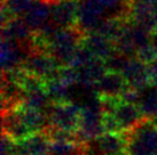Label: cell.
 <instances>
[{
    "label": "cell",
    "mask_w": 157,
    "mask_h": 155,
    "mask_svg": "<svg viewBox=\"0 0 157 155\" xmlns=\"http://www.w3.org/2000/svg\"><path fill=\"white\" fill-rule=\"evenodd\" d=\"M22 104H24L25 106H29V107L41 110V111L46 112L49 105L52 104V100L46 91V88H41V89L26 92Z\"/></svg>",
    "instance_id": "cell-14"
},
{
    "label": "cell",
    "mask_w": 157,
    "mask_h": 155,
    "mask_svg": "<svg viewBox=\"0 0 157 155\" xmlns=\"http://www.w3.org/2000/svg\"><path fill=\"white\" fill-rule=\"evenodd\" d=\"M1 155H22L17 140H14L5 132H2L1 137Z\"/></svg>",
    "instance_id": "cell-15"
},
{
    "label": "cell",
    "mask_w": 157,
    "mask_h": 155,
    "mask_svg": "<svg viewBox=\"0 0 157 155\" xmlns=\"http://www.w3.org/2000/svg\"><path fill=\"white\" fill-rule=\"evenodd\" d=\"M16 108L22 120L24 121V123L32 134L43 132L48 127V117L45 111L29 107V106H25L24 104L18 105Z\"/></svg>",
    "instance_id": "cell-6"
},
{
    "label": "cell",
    "mask_w": 157,
    "mask_h": 155,
    "mask_svg": "<svg viewBox=\"0 0 157 155\" xmlns=\"http://www.w3.org/2000/svg\"><path fill=\"white\" fill-rule=\"evenodd\" d=\"M84 46L88 48L95 57L105 60L115 52V47L110 41V38L96 32L95 34L87 37Z\"/></svg>",
    "instance_id": "cell-9"
},
{
    "label": "cell",
    "mask_w": 157,
    "mask_h": 155,
    "mask_svg": "<svg viewBox=\"0 0 157 155\" xmlns=\"http://www.w3.org/2000/svg\"><path fill=\"white\" fill-rule=\"evenodd\" d=\"M126 79L122 73L115 71H107L95 85V92L99 97H115L119 98L128 88Z\"/></svg>",
    "instance_id": "cell-3"
},
{
    "label": "cell",
    "mask_w": 157,
    "mask_h": 155,
    "mask_svg": "<svg viewBox=\"0 0 157 155\" xmlns=\"http://www.w3.org/2000/svg\"><path fill=\"white\" fill-rule=\"evenodd\" d=\"M70 88L71 87L64 83L59 78L46 81V91L52 103L70 102Z\"/></svg>",
    "instance_id": "cell-13"
},
{
    "label": "cell",
    "mask_w": 157,
    "mask_h": 155,
    "mask_svg": "<svg viewBox=\"0 0 157 155\" xmlns=\"http://www.w3.org/2000/svg\"><path fill=\"white\" fill-rule=\"evenodd\" d=\"M124 137L126 155H157V125L148 117L125 131Z\"/></svg>",
    "instance_id": "cell-1"
},
{
    "label": "cell",
    "mask_w": 157,
    "mask_h": 155,
    "mask_svg": "<svg viewBox=\"0 0 157 155\" xmlns=\"http://www.w3.org/2000/svg\"><path fill=\"white\" fill-rule=\"evenodd\" d=\"M150 120L153 121L154 123H155V124L157 125V115H156V116H154V117H151V119H150Z\"/></svg>",
    "instance_id": "cell-18"
},
{
    "label": "cell",
    "mask_w": 157,
    "mask_h": 155,
    "mask_svg": "<svg viewBox=\"0 0 157 155\" xmlns=\"http://www.w3.org/2000/svg\"><path fill=\"white\" fill-rule=\"evenodd\" d=\"M139 107L144 115L148 119L157 115V87L155 85L141 90Z\"/></svg>",
    "instance_id": "cell-12"
},
{
    "label": "cell",
    "mask_w": 157,
    "mask_h": 155,
    "mask_svg": "<svg viewBox=\"0 0 157 155\" xmlns=\"http://www.w3.org/2000/svg\"><path fill=\"white\" fill-rule=\"evenodd\" d=\"M18 144L22 155H49L51 140L44 131L31 134L22 140H18Z\"/></svg>",
    "instance_id": "cell-7"
},
{
    "label": "cell",
    "mask_w": 157,
    "mask_h": 155,
    "mask_svg": "<svg viewBox=\"0 0 157 155\" xmlns=\"http://www.w3.org/2000/svg\"><path fill=\"white\" fill-rule=\"evenodd\" d=\"M87 142L55 140L49 144V155H86Z\"/></svg>",
    "instance_id": "cell-11"
},
{
    "label": "cell",
    "mask_w": 157,
    "mask_h": 155,
    "mask_svg": "<svg viewBox=\"0 0 157 155\" xmlns=\"http://www.w3.org/2000/svg\"><path fill=\"white\" fill-rule=\"evenodd\" d=\"M48 125L77 132L82 120V107L70 102L52 103L46 111Z\"/></svg>",
    "instance_id": "cell-2"
},
{
    "label": "cell",
    "mask_w": 157,
    "mask_h": 155,
    "mask_svg": "<svg viewBox=\"0 0 157 155\" xmlns=\"http://www.w3.org/2000/svg\"><path fill=\"white\" fill-rule=\"evenodd\" d=\"M113 114L116 117L122 132L132 129L146 117L144 113L141 112L139 105L123 102L121 98L118 99L117 104L113 111Z\"/></svg>",
    "instance_id": "cell-4"
},
{
    "label": "cell",
    "mask_w": 157,
    "mask_h": 155,
    "mask_svg": "<svg viewBox=\"0 0 157 155\" xmlns=\"http://www.w3.org/2000/svg\"><path fill=\"white\" fill-rule=\"evenodd\" d=\"M1 114H2V132L7 134L14 140L17 142L22 140L32 134L22 120L17 108L2 111Z\"/></svg>",
    "instance_id": "cell-5"
},
{
    "label": "cell",
    "mask_w": 157,
    "mask_h": 155,
    "mask_svg": "<svg viewBox=\"0 0 157 155\" xmlns=\"http://www.w3.org/2000/svg\"><path fill=\"white\" fill-rule=\"evenodd\" d=\"M153 85H155V86L157 87V79H156V80H155V81H154V83H153Z\"/></svg>",
    "instance_id": "cell-19"
},
{
    "label": "cell",
    "mask_w": 157,
    "mask_h": 155,
    "mask_svg": "<svg viewBox=\"0 0 157 155\" xmlns=\"http://www.w3.org/2000/svg\"><path fill=\"white\" fill-rule=\"evenodd\" d=\"M25 22L31 29H41L45 27L48 18L52 17V10L48 8L47 4L43 1L32 2L30 8L28 9Z\"/></svg>",
    "instance_id": "cell-10"
},
{
    "label": "cell",
    "mask_w": 157,
    "mask_h": 155,
    "mask_svg": "<svg viewBox=\"0 0 157 155\" xmlns=\"http://www.w3.org/2000/svg\"><path fill=\"white\" fill-rule=\"evenodd\" d=\"M32 5V0H7L8 10L14 14H21L28 12Z\"/></svg>",
    "instance_id": "cell-17"
},
{
    "label": "cell",
    "mask_w": 157,
    "mask_h": 155,
    "mask_svg": "<svg viewBox=\"0 0 157 155\" xmlns=\"http://www.w3.org/2000/svg\"><path fill=\"white\" fill-rule=\"evenodd\" d=\"M102 123L105 127V132H115V134H122L121 127L118 124L116 117L113 113H105L103 112L102 115Z\"/></svg>",
    "instance_id": "cell-16"
},
{
    "label": "cell",
    "mask_w": 157,
    "mask_h": 155,
    "mask_svg": "<svg viewBox=\"0 0 157 155\" xmlns=\"http://www.w3.org/2000/svg\"><path fill=\"white\" fill-rule=\"evenodd\" d=\"M76 17H78V8L71 0H62L52 9L53 21L60 27L70 26Z\"/></svg>",
    "instance_id": "cell-8"
}]
</instances>
